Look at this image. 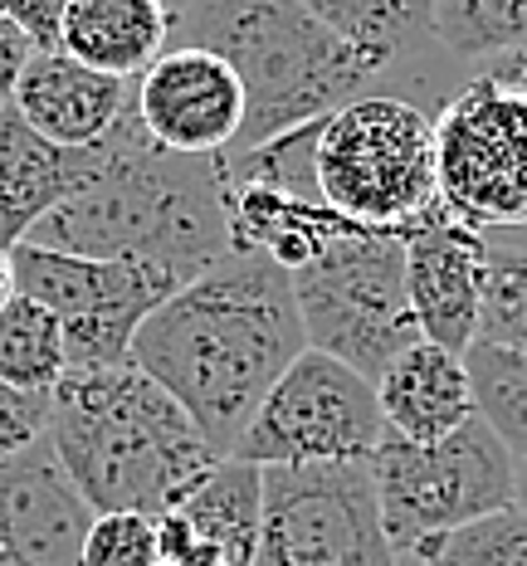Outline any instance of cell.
<instances>
[{
	"instance_id": "obj_13",
	"label": "cell",
	"mask_w": 527,
	"mask_h": 566,
	"mask_svg": "<svg viewBox=\"0 0 527 566\" xmlns=\"http://www.w3.org/2000/svg\"><path fill=\"white\" fill-rule=\"evenodd\" d=\"M88 523L93 509L50 440L0 464V566H84Z\"/></svg>"
},
{
	"instance_id": "obj_26",
	"label": "cell",
	"mask_w": 527,
	"mask_h": 566,
	"mask_svg": "<svg viewBox=\"0 0 527 566\" xmlns=\"http://www.w3.org/2000/svg\"><path fill=\"white\" fill-rule=\"evenodd\" d=\"M84 566H161L157 517L93 513L88 537H84Z\"/></svg>"
},
{
	"instance_id": "obj_29",
	"label": "cell",
	"mask_w": 527,
	"mask_h": 566,
	"mask_svg": "<svg viewBox=\"0 0 527 566\" xmlns=\"http://www.w3.org/2000/svg\"><path fill=\"white\" fill-rule=\"evenodd\" d=\"M30 54H34L30 34L0 15V117L15 108V88H20V74H25Z\"/></svg>"
},
{
	"instance_id": "obj_8",
	"label": "cell",
	"mask_w": 527,
	"mask_h": 566,
	"mask_svg": "<svg viewBox=\"0 0 527 566\" xmlns=\"http://www.w3.org/2000/svg\"><path fill=\"white\" fill-rule=\"evenodd\" d=\"M377 381L327 352H303L274 381L230 459L254 469H318L367 464L386 440Z\"/></svg>"
},
{
	"instance_id": "obj_31",
	"label": "cell",
	"mask_w": 527,
	"mask_h": 566,
	"mask_svg": "<svg viewBox=\"0 0 527 566\" xmlns=\"http://www.w3.org/2000/svg\"><path fill=\"white\" fill-rule=\"evenodd\" d=\"M15 298V264H10V250H0V308Z\"/></svg>"
},
{
	"instance_id": "obj_28",
	"label": "cell",
	"mask_w": 527,
	"mask_h": 566,
	"mask_svg": "<svg viewBox=\"0 0 527 566\" xmlns=\"http://www.w3.org/2000/svg\"><path fill=\"white\" fill-rule=\"evenodd\" d=\"M68 0H0V15L30 34L34 50H54Z\"/></svg>"
},
{
	"instance_id": "obj_32",
	"label": "cell",
	"mask_w": 527,
	"mask_h": 566,
	"mask_svg": "<svg viewBox=\"0 0 527 566\" xmlns=\"http://www.w3.org/2000/svg\"><path fill=\"white\" fill-rule=\"evenodd\" d=\"M488 244H508V250H527V230H513V234H484Z\"/></svg>"
},
{
	"instance_id": "obj_3",
	"label": "cell",
	"mask_w": 527,
	"mask_h": 566,
	"mask_svg": "<svg viewBox=\"0 0 527 566\" xmlns=\"http://www.w3.org/2000/svg\"><path fill=\"white\" fill-rule=\"evenodd\" d=\"M64 474L93 513H171L220 454L147 371H64L50 391V424Z\"/></svg>"
},
{
	"instance_id": "obj_4",
	"label": "cell",
	"mask_w": 527,
	"mask_h": 566,
	"mask_svg": "<svg viewBox=\"0 0 527 566\" xmlns=\"http://www.w3.org/2000/svg\"><path fill=\"white\" fill-rule=\"evenodd\" d=\"M171 44L220 54L240 78L244 133L225 157L327 123L347 103L367 98L381 74L298 0H191L171 25Z\"/></svg>"
},
{
	"instance_id": "obj_19",
	"label": "cell",
	"mask_w": 527,
	"mask_h": 566,
	"mask_svg": "<svg viewBox=\"0 0 527 566\" xmlns=\"http://www.w3.org/2000/svg\"><path fill=\"white\" fill-rule=\"evenodd\" d=\"M74 186L78 151L54 147L15 108L0 117V250H15Z\"/></svg>"
},
{
	"instance_id": "obj_25",
	"label": "cell",
	"mask_w": 527,
	"mask_h": 566,
	"mask_svg": "<svg viewBox=\"0 0 527 566\" xmlns=\"http://www.w3.org/2000/svg\"><path fill=\"white\" fill-rule=\"evenodd\" d=\"M478 342L527 347V250L488 244L484 308H478Z\"/></svg>"
},
{
	"instance_id": "obj_30",
	"label": "cell",
	"mask_w": 527,
	"mask_h": 566,
	"mask_svg": "<svg viewBox=\"0 0 527 566\" xmlns=\"http://www.w3.org/2000/svg\"><path fill=\"white\" fill-rule=\"evenodd\" d=\"M478 74L494 78V84H508L527 93V44H513V50H503L494 59H478Z\"/></svg>"
},
{
	"instance_id": "obj_15",
	"label": "cell",
	"mask_w": 527,
	"mask_h": 566,
	"mask_svg": "<svg viewBox=\"0 0 527 566\" xmlns=\"http://www.w3.org/2000/svg\"><path fill=\"white\" fill-rule=\"evenodd\" d=\"M264 513V469L220 459L210 474L157 517V552L167 566H254Z\"/></svg>"
},
{
	"instance_id": "obj_23",
	"label": "cell",
	"mask_w": 527,
	"mask_h": 566,
	"mask_svg": "<svg viewBox=\"0 0 527 566\" xmlns=\"http://www.w3.org/2000/svg\"><path fill=\"white\" fill-rule=\"evenodd\" d=\"M435 40L474 64L527 44V0H435Z\"/></svg>"
},
{
	"instance_id": "obj_20",
	"label": "cell",
	"mask_w": 527,
	"mask_h": 566,
	"mask_svg": "<svg viewBox=\"0 0 527 566\" xmlns=\"http://www.w3.org/2000/svg\"><path fill=\"white\" fill-rule=\"evenodd\" d=\"M298 6H308L381 74L396 59L435 40V0H298Z\"/></svg>"
},
{
	"instance_id": "obj_10",
	"label": "cell",
	"mask_w": 527,
	"mask_h": 566,
	"mask_svg": "<svg viewBox=\"0 0 527 566\" xmlns=\"http://www.w3.org/2000/svg\"><path fill=\"white\" fill-rule=\"evenodd\" d=\"M15 293L44 303L64 327L68 371H108L133 361V337L181 283L137 259H78L15 244Z\"/></svg>"
},
{
	"instance_id": "obj_12",
	"label": "cell",
	"mask_w": 527,
	"mask_h": 566,
	"mask_svg": "<svg viewBox=\"0 0 527 566\" xmlns=\"http://www.w3.org/2000/svg\"><path fill=\"white\" fill-rule=\"evenodd\" d=\"M133 113L176 157H225L244 133V88L220 54L167 44V54L133 78Z\"/></svg>"
},
{
	"instance_id": "obj_24",
	"label": "cell",
	"mask_w": 527,
	"mask_h": 566,
	"mask_svg": "<svg viewBox=\"0 0 527 566\" xmlns=\"http://www.w3.org/2000/svg\"><path fill=\"white\" fill-rule=\"evenodd\" d=\"M410 562L415 566H527V513L513 503V509L474 517V523L435 537Z\"/></svg>"
},
{
	"instance_id": "obj_6",
	"label": "cell",
	"mask_w": 527,
	"mask_h": 566,
	"mask_svg": "<svg viewBox=\"0 0 527 566\" xmlns=\"http://www.w3.org/2000/svg\"><path fill=\"white\" fill-rule=\"evenodd\" d=\"M288 289L308 347L347 361L367 381L420 342L405 293V234L351 226L318 259L293 269Z\"/></svg>"
},
{
	"instance_id": "obj_14",
	"label": "cell",
	"mask_w": 527,
	"mask_h": 566,
	"mask_svg": "<svg viewBox=\"0 0 527 566\" xmlns=\"http://www.w3.org/2000/svg\"><path fill=\"white\" fill-rule=\"evenodd\" d=\"M484 264L488 240L460 226L450 210L405 234V293L420 323V342H435L454 357L474 347L478 308H484Z\"/></svg>"
},
{
	"instance_id": "obj_18",
	"label": "cell",
	"mask_w": 527,
	"mask_h": 566,
	"mask_svg": "<svg viewBox=\"0 0 527 566\" xmlns=\"http://www.w3.org/2000/svg\"><path fill=\"white\" fill-rule=\"evenodd\" d=\"M167 44L171 20L157 0H68L54 50L133 84L167 54Z\"/></svg>"
},
{
	"instance_id": "obj_11",
	"label": "cell",
	"mask_w": 527,
	"mask_h": 566,
	"mask_svg": "<svg viewBox=\"0 0 527 566\" xmlns=\"http://www.w3.org/2000/svg\"><path fill=\"white\" fill-rule=\"evenodd\" d=\"M254 566H401L367 464L264 469Z\"/></svg>"
},
{
	"instance_id": "obj_27",
	"label": "cell",
	"mask_w": 527,
	"mask_h": 566,
	"mask_svg": "<svg viewBox=\"0 0 527 566\" xmlns=\"http://www.w3.org/2000/svg\"><path fill=\"white\" fill-rule=\"evenodd\" d=\"M44 424H50V396H30L0 381V464L44 440Z\"/></svg>"
},
{
	"instance_id": "obj_9",
	"label": "cell",
	"mask_w": 527,
	"mask_h": 566,
	"mask_svg": "<svg viewBox=\"0 0 527 566\" xmlns=\"http://www.w3.org/2000/svg\"><path fill=\"white\" fill-rule=\"evenodd\" d=\"M440 206L478 234L527 230V93L474 74L435 117Z\"/></svg>"
},
{
	"instance_id": "obj_1",
	"label": "cell",
	"mask_w": 527,
	"mask_h": 566,
	"mask_svg": "<svg viewBox=\"0 0 527 566\" xmlns=\"http://www.w3.org/2000/svg\"><path fill=\"white\" fill-rule=\"evenodd\" d=\"M303 352L308 337L288 274L264 254H230L181 283L137 327L133 367L191 416L210 450L230 459L244 424Z\"/></svg>"
},
{
	"instance_id": "obj_2",
	"label": "cell",
	"mask_w": 527,
	"mask_h": 566,
	"mask_svg": "<svg viewBox=\"0 0 527 566\" xmlns=\"http://www.w3.org/2000/svg\"><path fill=\"white\" fill-rule=\"evenodd\" d=\"M225 200V161L157 147L127 108L103 142L78 147V186L20 244L78 259H137L191 283L234 254Z\"/></svg>"
},
{
	"instance_id": "obj_16",
	"label": "cell",
	"mask_w": 527,
	"mask_h": 566,
	"mask_svg": "<svg viewBox=\"0 0 527 566\" xmlns=\"http://www.w3.org/2000/svg\"><path fill=\"white\" fill-rule=\"evenodd\" d=\"M133 108V84L78 64L64 50H34L15 88V113L54 147H93Z\"/></svg>"
},
{
	"instance_id": "obj_35",
	"label": "cell",
	"mask_w": 527,
	"mask_h": 566,
	"mask_svg": "<svg viewBox=\"0 0 527 566\" xmlns=\"http://www.w3.org/2000/svg\"><path fill=\"white\" fill-rule=\"evenodd\" d=\"M161 566H167V562H161Z\"/></svg>"
},
{
	"instance_id": "obj_33",
	"label": "cell",
	"mask_w": 527,
	"mask_h": 566,
	"mask_svg": "<svg viewBox=\"0 0 527 566\" xmlns=\"http://www.w3.org/2000/svg\"><path fill=\"white\" fill-rule=\"evenodd\" d=\"M513 503H518V509L527 513V459L518 464V489H513Z\"/></svg>"
},
{
	"instance_id": "obj_5",
	"label": "cell",
	"mask_w": 527,
	"mask_h": 566,
	"mask_svg": "<svg viewBox=\"0 0 527 566\" xmlns=\"http://www.w3.org/2000/svg\"><path fill=\"white\" fill-rule=\"evenodd\" d=\"M318 200L367 230L410 234L444 216L435 171V117L410 98L367 93L313 137Z\"/></svg>"
},
{
	"instance_id": "obj_34",
	"label": "cell",
	"mask_w": 527,
	"mask_h": 566,
	"mask_svg": "<svg viewBox=\"0 0 527 566\" xmlns=\"http://www.w3.org/2000/svg\"><path fill=\"white\" fill-rule=\"evenodd\" d=\"M157 6H161V10H167V20H171V25H176V20H181V15H186V10H191V0H157Z\"/></svg>"
},
{
	"instance_id": "obj_17",
	"label": "cell",
	"mask_w": 527,
	"mask_h": 566,
	"mask_svg": "<svg viewBox=\"0 0 527 566\" xmlns=\"http://www.w3.org/2000/svg\"><path fill=\"white\" fill-rule=\"evenodd\" d=\"M377 400L386 430L410 444L450 440L454 430H464L478 416L464 357L435 347V342H415L410 352H401L377 376Z\"/></svg>"
},
{
	"instance_id": "obj_21",
	"label": "cell",
	"mask_w": 527,
	"mask_h": 566,
	"mask_svg": "<svg viewBox=\"0 0 527 566\" xmlns=\"http://www.w3.org/2000/svg\"><path fill=\"white\" fill-rule=\"evenodd\" d=\"M68 371L64 357V327L44 303L15 298L0 308V381L30 396H50Z\"/></svg>"
},
{
	"instance_id": "obj_22",
	"label": "cell",
	"mask_w": 527,
	"mask_h": 566,
	"mask_svg": "<svg viewBox=\"0 0 527 566\" xmlns=\"http://www.w3.org/2000/svg\"><path fill=\"white\" fill-rule=\"evenodd\" d=\"M468 386H474L478 420L503 440L513 459H527V347L474 342L464 352Z\"/></svg>"
},
{
	"instance_id": "obj_7",
	"label": "cell",
	"mask_w": 527,
	"mask_h": 566,
	"mask_svg": "<svg viewBox=\"0 0 527 566\" xmlns=\"http://www.w3.org/2000/svg\"><path fill=\"white\" fill-rule=\"evenodd\" d=\"M367 469L386 542L401 562L474 517L513 509V489H518V459L503 450V440L478 416L435 444L386 434Z\"/></svg>"
}]
</instances>
